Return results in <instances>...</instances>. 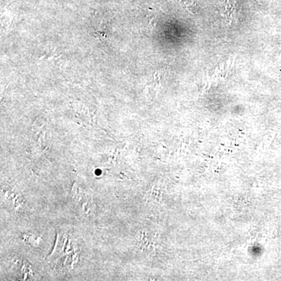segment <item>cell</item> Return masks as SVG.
Instances as JSON below:
<instances>
[{"instance_id": "6da1fadb", "label": "cell", "mask_w": 281, "mask_h": 281, "mask_svg": "<svg viewBox=\"0 0 281 281\" xmlns=\"http://www.w3.org/2000/svg\"><path fill=\"white\" fill-rule=\"evenodd\" d=\"M72 191L73 200L77 203L81 214L84 215V216H91L94 211L93 202L91 197L86 194V192L80 190L79 188H77V190L73 188Z\"/></svg>"}, {"instance_id": "7a4b0ae2", "label": "cell", "mask_w": 281, "mask_h": 281, "mask_svg": "<svg viewBox=\"0 0 281 281\" xmlns=\"http://www.w3.org/2000/svg\"><path fill=\"white\" fill-rule=\"evenodd\" d=\"M240 4L238 0H227L224 16L229 23L234 21L239 14Z\"/></svg>"}, {"instance_id": "3957f363", "label": "cell", "mask_w": 281, "mask_h": 281, "mask_svg": "<svg viewBox=\"0 0 281 281\" xmlns=\"http://www.w3.org/2000/svg\"><path fill=\"white\" fill-rule=\"evenodd\" d=\"M183 4L185 5L187 8L192 10L196 5V0H180Z\"/></svg>"}]
</instances>
